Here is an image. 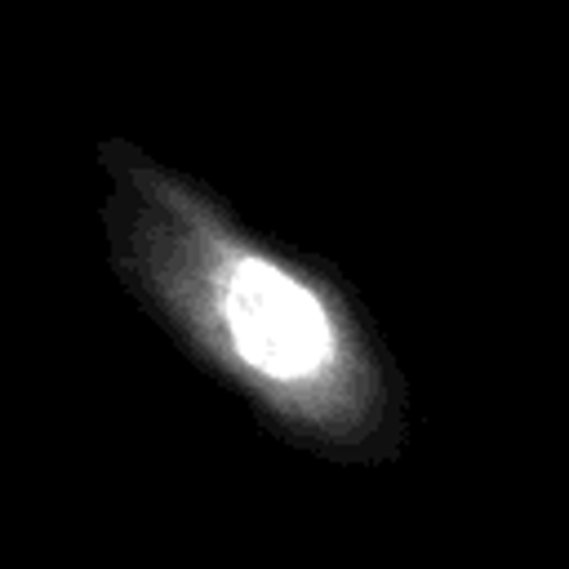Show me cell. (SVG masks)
<instances>
[{
  "mask_svg": "<svg viewBox=\"0 0 569 569\" xmlns=\"http://www.w3.org/2000/svg\"><path fill=\"white\" fill-rule=\"evenodd\" d=\"M222 316L236 356L276 387H311L338 365L333 325L316 293L262 258L236 262Z\"/></svg>",
  "mask_w": 569,
  "mask_h": 569,
  "instance_id": "1",
  "label": "cell"
}]
</instances>
